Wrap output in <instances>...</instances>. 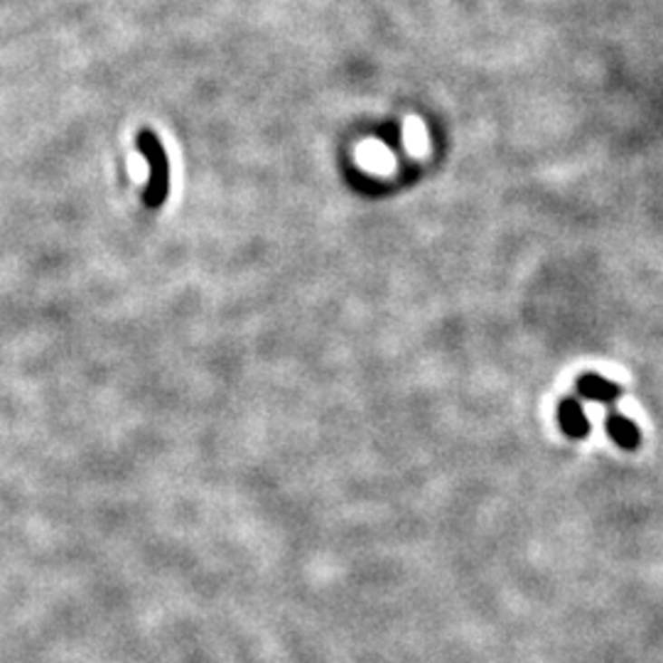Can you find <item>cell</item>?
I'll list each match as a JSON object with an SVG mask.
<instances>
[{"mask_svg": "<svg viewBox=\"0 0 663 663\" xmlns=\"http://www.w3.org/2000/svg\"><path fill=\"white\" fill-rule=\"evenodd\" d=\"M558 423L561 430L572 440H582L590 435V418L578 399H562L558 406Z\"/></svg>", "mask_w": 663, "mask_h": 663, "instance_id": "3957f363", "label": "cell"}, {"mask_svg": "<svg viewBox=\"0 0 663 663\" xmlns=\"http://www.w3.org/2000/svg\"><path fill=\"white\" fill-rule=\"evenodd\" d=\"M604 428H607V435L612 437L614 445H620L621 450H637L639 445H641V433H639V428L634 426V420H629L627 416L610 413Z\"/></svg>", "mask_w": 663, "mask_h": 663, "instance_id": "277c9868", "label": "cell"}, {"mask_svg": "<svg viewBox=\"0 0 663 663\" xmlns=\"http://www.w3.org/2000/svg\"><path fill=\"white\" fill-rule=\"evenodd\" d=\"M138 150L143 153V158L150 165V179H148V187H145L143 202L145 207L158 209L168 199V192H170V162H168V153L162 150L160 140L148 128H143L138 133Z\"/></svg>", "mask_w": 663, "mask_h": 663, "instance_id": "6da1fadb", "label": "cell"}, {"mask_svg": "<svg viewBox=\"0 0 663 663\" xmlns=\"http://www.w3.org/2000/svg\"><path fill=\"white\" fill-rule=\"evenodd\" d=\"M575 389H578L580 399L595 400V403H607L612 406L614 400L621 399V386L620 383L610 381L600 374H582L575 381Z\"/></svg>", "mask_w": 663, "mask_h": 663, "instance_id": "7a4b0ae2", "label": "cell"}]
</instances>
